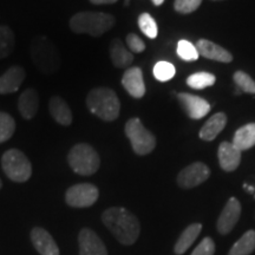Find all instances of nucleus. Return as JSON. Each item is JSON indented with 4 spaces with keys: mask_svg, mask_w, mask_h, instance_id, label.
Returning <instances> with one entry per match:
<instances>
[{
    "mask_svg": "<svg viewBox=\"0 0 255 255\" xmlns=\"http://www.w3.org/2000/svg\"><path fill=\"white\" fill-rule=\"evenodd\" d=\"M15 121L6 113H0V143H4L13 136Z\"/></svg>",
    "mask_w": 255,
    "mask_h": 255,
    "instance_id": "nucleus-27",
    "label": "nucleus"
},
{
    "mask_svg": "<svg viewBox=\"0 0 255 255\" xmlns=\"http://www.w3.org/2000/svg\"><path fill=\"white\" fill-rule=\"evenodd\" d=\"M138 27L146 37L154 39L157 37L158 28L157 24H156L155 19L151 17L149 13H142L138 17Z\"/></svg>",
    "mask_w": 255,
    "mask_h": 255,
    "instance_id": "nucleus-28",
    "label": "nucleus"
},
{
    "mask_svg": "<svg viewBox=\"0 0 255 255\" xmlns=\"http://www.w3.org/2000/svg\"><path fill=\"white\" fill-rule=\"evenodd\" d=\"M201 229H202V226L200 223H193V225L188 226V227L184 229L182 234L180 235L178 240L176 241V245H175V253L181 255L189 250L191 245L195 242L197 237L200 235Z\"/></svg>",
    "mask_w": 255,
    "mask_h": 255,
    "instance_id": "nucleus-23",
    "label": "nucleus"
},
{
    "mask_svg": "<svg viewBox=\"0 0 255 255\" xmlns=\"http://www.w3.org/2000/svg\"><path fill=\"white\" fill-rule=\"evenodd\" d=\"M110 58L111 62L116 68L124 69L128 68L133 60V55L124 46L122 40L115 38L110 44Z\"/></svg>",
    "mask_w": 255,
    "mask_h": 255,
    "instance_id": "nucleus-20",
    "label": "nucleus"
},
{
    "mask_svg": "<svg viewBox=\"0 0 255 255\" xmlns=\"http://www.w3.org/2000/svg\"><path fill=\"white\" fill-rule=\"evenodd\" d=\"M31 241L40 255H59V248L56 241L44 228L36 227L32 229Z\"/></svg>",
    "mask_w": 255,
    "mask_h": 255,
    "instance_id": "nucleus-14",
    "label": "nucleus"
},
{
    "mask_svg": "<svg viewBox=\"0 0 255 255\" xmlns=\"http://www.w3.org/2000/svg\"><path fill=\"white\" fill-rule=\"evenodd\" d=\"M241 215V203L235 197H231L226 203L221 215L218 220V231L220 234L226 235L233 231Z\"/></svg>",
    "mask_w": 255,
    "mask_h": 255,
    "instance_id": "nucleus-11",
    "label": "nucleus"
},
{
    "mask_svg": "<svg viewBox=\"0 0 255 255\" xmlns=\"http://www.w3.org/2000/svg\"><path fill=\"white\" fill-rule=\"evenodd\" d=\"M232 143L241 151L253 148L255 145V123H248L241 127L235 132Z\"/></svg>",
    "mask_w": 255,
    "mask_h": 255,
    "instance_id": "nucleus-22",
    "label": "nucleus"
},
{
    "mask_svg": "<svg viewBox=\"0 0 255 255\" xmlns=\"http://www.w3.org/2000/svg\"><path fill=\"white\" fill-rule=\"evenodd\" d=\"M124 131L131 143L133 151L137 155H148L155 149V136L148 129H145L139 119H131L128 121Z\"/></svg>",
    "mask_w": 255,
    "mask_h": 255,
    "instance_id": "nucleus-7",
    "label": "nucleus"
},
{
    "mask_svg": "<svg viewBox=\"0 0 255 255\" xmlns=\"http://www.w3.org/2000/svg\"><path fill=\"white\" fill-rule=\"evenodd\" d=\"M215 82L216 77L209 72H196L187 78L188 87L195 89V90H202V89L212 87L215 84Z\"/></svg>",
    "mask_w": 255,
    "mask_h": 255,
    "instance_id": "nucleus-26",
    "label": "nucleus"
},
{
    "mask_svg": "<svg viewBox=\"0 0 255 255\" xmlns=\"http://www.w3.org/2000/svg\"><path fill=\"white\" fill-rule=\"evenodd\" d=\"M219 162L225 171H234L241 162V150L232 142H222L219 146Z\"/></svg>",
    "mask_w": 255,
    "mask_h": 255,
    "instance_id": "nucleus-16",
    "label": "nucleus"
},
{
    "mask_svg": "<svg viewBox=\"0 0 255 255\" xmlns=\"http://www.w3.org/2000/svg\"><path fill=\"white\" fill-rule=\"evenodd\" d=\"M151 1L154 2V5H156V6H159V5L163 4L164 0H151Z\"/></svg>",
    "mask_w": 255,
    "mask_h": 255,
    "instance_id": "nucleus-36",
    "label": "nucleus"
},
{
    "mask_svg": "<svg viewBox=\"0 0 255 255\" xmlns=\"http://www.w3.org/2000/svg\"><path fill=\"white\" fill-rule=\"evenodd\" d=\"M26 77V72L21 66H11L4 75L0 76V95H8L18 91Z\"/></svg>",
    "mask_w": 255,
    "mask_h": 255,
    "instance_id": "nucleus-15",
    "label": "nucleus"
},
{
    "mask_svg": "<svg viewBox=\"0 0 255 255\" xmlns=\"http://www.w3.org/2000/svg\"><path fill=\"white\" fill-rule=\"evenodd\" d=\"M100 196L98 188L91 183H79L70 187L65 193V201L73 208H88L95 205Z\"/></svg>",
    "mask_w": 255,
    "mask_h": 255,
    "instance_id": "nucleus-8",
    "label": "nucleus"
},
{
    "mask_svg": "<svg viewBox=\"0 0 255 255\" xmlns=\"http://www.w3.org/2000/svg\"><path fill=\"white\" fill-rule=\"evenodd\" d=\"M177 98L180 104L182 105L184 113L191 120L203 119L209 113L210 105L202 97L187 94V92H181V94L177 95Z\"/></svg>",
    "mask_w": 255,
    "mask_h": 255,
    "instance_id": "nucleus-10",
    "label": "nucleus"
},
{
    "mask_svg": "<svg viewBox=\"0 0 255 255\" xmlns=\"http://www.w3.org/2000/svg\"><path fill=\"white\" fill-rule=\"evenodd\" d=\"M79 255H108L103 241L94 231L82 229L78 237Z\"/></svg>",
    "mask_w": 255,
    "mask_h": 255,
    "instance_id": "nucleus-12",
    "label": "nucleus"
},
{
    "mask_svg": "<svg viewBox=\"0 0 255 255\" xmlns=\"http://www.w3.org/2000/svg\"><path fill=\"white\" fill-rule=\"evenodd\" d=\"M196 49L199 51L200 55L205 57V58L216 60V62L221 63H231L233 60V56L229 51L223 49L222 46H220L210 40L200 39L197 41Z\"/></svg>",
    "mask_w": 255,
    "mask_h": 255,
    "instance_id": "nucleus-17",
    "label": "nucleus"
},
{
    "mask_svg": "<svg viewBox=\"0 0 255 255\" xmlns=\"http://www.w3.org/2000/svg\"><path fill=\"white\" fill-rule=\"evenodd\" d=\"M87 105L91 114L105 122H113L120 116L121 102L116 92L109 88L92 89L87 97Z\"/></svg>",
    "mask_w": 255,
    "mask_h": 255,
    "instance_id": "nucleus-2",
    "label": "nucleus"
},
{
    "mask_svg": "<svg viewBox=\"0 0 255 255\" xmlns=\"http://www.w3.org/2000/svg\"><path fill=\"white\" fill-rule=\"evenodd\" d=\"M90 1L95 5H104V4H114V2L119 1V0H90Z\"/></svg>",
    "mask_w": 255,
    "mask_h": 255,
    "instance_id": "nucleus-35",
    "label": "nucleus"
},
{
    "mask_svg": "<svg viewBox=\"0 0 255 255\" xmlns=\"http://www.w3.org/2000/svg\"><path fill=\"white\" fill-rule=\"evenodd\" d=\"M202 0H175L174 8L175 11L182 14H188L196 11L200 7Z\"/></svg>",
    "mask_w": 255,
    "mask_h": 255,
    "instance_id": "nucleus-32",
    "label": "nucleus"
},
{
    "mask_svg": "<svg viewBox=\"0 0 255 255\" xmlns=\"http://www.w3.org/2000/svg\"><path fill=\"white\" fill-rule=\"evenodd\" d=\"M215 253V244L213 239L205 238L200 242L199 246L194 250L191 255H214Z\"/></svg>",
    "mask_w": 255,
    "mask_h": 255,
    "instance_id": "nucleus-33",
    "label": "nucleus"
},
{
    "mask_svg": "<svg viewBox=\"0 0 255 255\" xmlns=\"http://www.w3.org/2000/svg\"><path fill=\"white\" fill-rule=\"evenodd\" d=\"M128 2H129V0H126V5H128Z\"/></svg>",
    "mask_w": 255,
    "mask_h": 255,
    "instance_id": "nucleus-39",
    "label": "nucleus"
},
{
    "mask_svg": "<svg viewBox=\"0 0 255 255\" xmlns=\"http://www.w3.org/2000/svg\"><path fill=\"white\" fill-rule=\"evenodd\" d=\"M175 66L169 62H158L154 66V76L159 82H168L175 76Z\"/></svg>",
    "mask_w": 255,
    "mask_h": 255,
    "instance_id": "nucleus-31",
    "label": "nucleus"
},
{
    "mask_svg": "<svg viewBox=\"0 0 255 255\" xmlns=\"http://www.w3.org/2000/svg\"><path fill=\"white\" fill-rule=\"evenodd\" d=\"M127 45L133 53H141L145 50V44L136 33H129L127 36Z\"/></svg>",
    "mask_w": 255,
    "mask_h": 255,
    "instance_id": "nucleus-34",
    "label": "nucleus"
},
{
    "mask_svg": "<svg viewBox=\"0 0 255 255\" xmlns=\"http://www.w3.org/2000/svg\"><path fill=\"white\" fill-rule=\"evenodd\" d=\"M210 175L209 168L202 162H195V163L188 165L178 174L177 183L181 188L190 189V188L200 186L205 181L208 180Z\"/></svg>",
    "mask_w": 255,
    "mask_h": 255,
    "instance_id": "nucleus-9",
    "label": "nucleus"
},
{
    "mask_svg": "<svg viewBox=\"0 0 255 255\" xmlns=\"http://www.w3.org/2000/svg\"><path fill=\"white\" fill-rule=\"evenodd\" d=\"M255 251V231H248L233 245L228 255H250Z\"/></svg>",
    "mask_w": 255,
    "mask_h": 255,
    "instance_id": "nucleus-24",
    "label": "nucleus"
},
{
    "mask_svg": "<svg viewBox=\"0 0 255 255\" xmlns=\"http://www.w3.org/2000/svg\"><path fill=\"white\" fill-rule=\"evenodd\" d=\"M122 85L128 94L133 98H142L145 94V84L143 81V72L138 66H132L124 72Z\"/></svg>",
    "mask_w": 255,
    "mask_h": 255,
    "instance_id": "nucleus-13",
    "label": "nucleus"
},
{
    "mask_svg": "<svg viewBox=\"0 0 255 255\" xmlns=\"http://www.w3.org/2000/svg\"><path fill=\"white\" fill-rule=\"evenodd\" d=\"M235 84L238 87V92H247V94H255V82L250 75L244 71H237L233 76Z\"/></svg>",
    "mask_w": 255,
    "mask_h": 255,
    "instance_id": "nucleus-30",
    "label": "nucleus"
},
{
    "mask_svg": "<svg viewBox=\"0 0 255 255\" xmlns=\"http://www.w3.org/2000/svg\"><path fill=\"white\" fill-rule=\"evenodd\" d=\"M49 109L51 116L57 123L62 124V126H70L72 123L73 117L71 109L63 98L58 97V96H53L50 100Z\"/></svg>",
    "mask_w": 255,
    "mask_h": 255,
    "instance_id": "nucleus-19",
    "label": "nucleus"
},
{
    "mask_svg": "<svg viewBox=\"0 0 255 255\" xmlns=\"http://www.w3.org/2000/svg\"><path fill=\"white\" fill-rule=\"evenodd\" d=\"M1 167L6 176L13 182H26L32 175L30 159L18 149H9L2 155Z\"/></svg>",
    "mask_w": 255,
    "mask_h": 255,
    "instance_id": "nucleus-6",
    "label": "nucleus"
},
{
    "mask_svg": "<svg viewBox=\"0 0 255 255\" xmlns=\"http://www.w3.org/2000/svg\"><path fill=\"white\" fill-rule=\"evenodd\" d=\"M114 25V15L103 12H79L70 19V28L75 33H85L92 37H101Z\"/></svg>",
    "mask_w": 255,
    "mask_h": 255,
    "instance_id": "nucleus-3",
    "label": "nucleus"
},
{
    "mask_svg": "<svg viewBox=\"0 0 255 255\" xmlns=\"http://www.w3.org/2000/svg\"><path fill=\"white\" fill-rule=\"evenodd\" d=\"M70 167L76 174L90 176L98 170L101 164L100 155L90 144L79 143L72 146L68 155Z\"/></svg>",
    "mask_w": 255,
    "mask_h": 255,
    "instance_id": "nucleus-5",
    "label": "nucleus"
},
{
    "mask_svg": "<svg viewBox=\"0 0 255 255\" xmlns=\"http://www.w3.org/2000/svg\"><path fill=\"white\" fill-rule=\"evenodd\" d=\"M39 109V95L33 89H26L18 101V110L25 120H32Z\"/></svg>",
    "mask_w": 255,
    "mask_h": 255,
    "instance_id": "nucleus-18",
    "label": "nucleus"
},
{
    "mask_svg": "<svg viewBox=\"0 0 255 255\" xmlns=\"http://www.w3.org/2000/svg\"><path fill=\"white\" fill-rule=\"evenodd\" d=\"M102 221L122 245L129 246L135 244L139 237L141 226L138 219L123 207H113L105 210Z\"/></svg>",
    "mask_w": 255,
    "mask_h": 255,
    "instance_id": "nucleus-1",
    "label": "nucleus"
},
{
    "mask_svg": "<svg viewBox=\"0 0 255 255\" xmlns=\"http://www.w3.org/2000/svg\"><path fill=\"white\" fill-rule=\"evenodd\" d=\"M1 187H2V182H1V180H0V189H1Z\"/></svg>",
    "mask_w": 255,
    "mask_h": 255,
    "instance_id": "nucleus-38",
    "label": "nucleus"
},
{
    "mask_svg": "<svg viewBox=\"0 0 255 255\" xmlns=\"http://www.w3.org/2000/svg\"><path fill=\"white\" fill-rule=\"evenodd\" d=\"M31 57L44 75H53L60 68V57L55 44L46 36H38L31 43Z\"/></svg>",
    "mask_w": 255,
    "mask_h": 255,
    "instance_id": "nucleus-4",
    "label": "nucleus"
},
{
    "mask_svg": "<svg viewBox=\"0 0 255 255\" xmlns=\"http://www.w3.org/2000/svg\"><path fill=\"white\" fill-rule=\"evenodd\" d=\"M245 189H247L248 191H250V193H253V191H254V188L253 187H252V186H248V184H245Z\"/></svg>",
    "mask_w": 255,
    "mask_h": 255,
    "instance_id": "nucleus-37",
    "label": "nucleus"
},
{
    "mask_svg": "<svg viewBox=\"0 0 255 255\" xmlns=\"http://www.w3.org/2000/svg\"><path fill=\"white\" fill-rule=\"evenodd\" d=\"M177 55L181 59L186 60V62H194V60L199 59L200 53L194 44L182 39L177 43Z\"/></svg>",
    "mask_w": 255,
    "mask_h": 255,
    "instance_id": "nucleus-29",
    "label": "nucleus"
},
{
    "mask_svg": "<svg viewBox=\"0 0 255 255\" xmlns=\"http://www.w3.org/2000/svg\"><path fill=\"white\" fill-rule=\"evenodd\" d=\"M13 31L6 25H0V59H4L12 53L14 49Z\"/></svg>",
    "mask_w": 255,
    "mask_h": 255,
    "instance_id": "nucleus-25",
    "label": "nucleus"
},
{
    "mask_svg": "<svg viewBox=\"0 0 255 255\" xmlns=\"http://www.w3.org/2000/svg\"><path fill=\"white\" fill-rule=\"evenodd\" d=\"M227 124V116L223 113L213 115L200 130V137L203 141H213Z\"/></svg>",
    "mask_w": 255,
    "mask_h": 255,
    "instance_id": "nucleus-21",
    "label": "nucleus"
}]
</instances>
